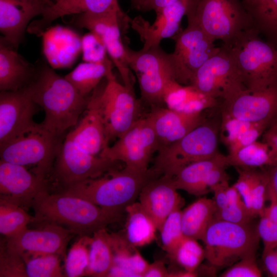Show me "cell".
Returning a JSON list of instances; mask_svg holds the SVG:
<instances>
[{"mask_svg":"<svg viewBox=\"0 0 277 277\" xmlns=\"http://www.w3.org/2000/svg\"><path fill=\"white\" fill-rule=\"evenodd\" d=\"M229 186V181H226L211 188V191L214 194L213 200L217 209L223 208L228 205L227 190Z\"/></svg>","mask_w":277,"mask_h":277,"instance_id":"cell-48","label":"cell"},{"mask_svg":"<svg viewBox=\"0 0 277 277\" xmlns=\"http://www.w3.org/2000/svg\"><path fill=\"white\" fill-rule=\"evenodd\" d=\"M213 200L200 197L181 213L183 232L185 236L202 241L205 233L217 211Z\"/></svg>","mask_w":277,"mask_h":277,"instance_id":"cell-29","label":"cell"},{"mask_svg":"<svg viewBox=\"0 0 277 277\" xmlns=\"http://www.w3.org/2000/svg\"><path fill=\"white\" fill-rule=\"evenodd\" d=\"M257 232L263 243L262 255L277 248V225L263 215L257 227Z\"/></svg>","mask_w":277,"mask_h":277,"instance_id":"cell-46","label":"cell"},{"mask_svg":"<svg viewBox=\"0 0 277 277\" xmlns=\"http://www.w3.org/2000/svg\"><path fill=\"white\" fill-rule=\"evenodd\" d=\"M197 276L196 271H190L184 269L169 273V277H195Z\"/></svg>","mask_w":277,"mask_h":277,"instance_id":"cell-57","label":"cell"},{"mask_svg":"<svg viewBox=\"0 0 277 277\" xmlns=\"http://www.w3.org/2000/svg\"><path fill=\"white\" fill-rule=\"evenodd\" d=\"M25 88L44 110L41 126L57 137L76 125L87 106L88 97L81 95L65 77L46 64L36 68L34 78Z\"/></svg>","mask_w":277,"mask_h":277,"instance_id":"cell-1","label":"cell"},{"mask_svg":"<svg viewBox=\"0 0 277 277\" xmlns=\"http://www.w3.org/2000/svg\"><path fill=\"white\" fill-rule=\"evenodd\" d=\"M246 6H249L255 1V0H243Z\"/></svg>","mask_w":277,"mask_h":277,"instance_id":"cell-59","label":"cell"},{"mask_svg":"<svg viewBox=\"0 0 277 277\" xmlns=\"http://www.w3.org/2000/svg\"><path fill=\"white\" fill-rule=\"evenodd\" d=\"M206 110L187 112L166 106L151 107L147 116L155 132L159 149L180 140L202 124L207 118Z\"/></svg>","mask_w":277,"mask_h":277,"instance_id":"cell-20","label":"cell"},{"mask_svg":"<svg viewBox=\"0 0 277 277\" xmlns=\"http://www.w3.org/2000/svg\"><path fill=\"white\" fill-rule=\"evenodd\" d=\"M59 256L46 254L23 257L28 277L63 276Z\"/></svg>","mask_w":277,"mask_h":277,"instance_id":"cell-38","label":"cell"},{"mask_svg":"<svg viewBox=\"0 0 277 277\" xmlns=\"http://www.w3.org/2000/svg\"><path fill=\"white\" fill-rule=\"evenodd\" d=\"M36 72L35 67L1 40V91H16L26 87L32 81Z\"/></svg>","mask_w":277,"mask_h":277,"instance_id":"cell-25","label":"cell"},{"mask_svg":"<svg viewBox=\"0 0 277 277\" xmlns=\"http://www.w3.org/2000/svg\"><path fill=\"white\" fill-rule=\"evenodd\" d=\"M249 226L213 220L202 241L205 259L213 268H228L244 258L255 255L260 238L257 230Z\"/></svg>","mask_w":277,"mask_h":277,"instance_id":"cell-7","label":"cell"},{"mask_svg":"<svg viewBox=\"0 0 277 277\" xmlns=\"http://www.w3.org/2000/svg\"><path fill=\"white\" fill-rule=\"evenodd\" d=\"M129 67L137 77L141 98L151 107L165 106L168 86L175 81L169 53L160 46L134 51L126 45Z\"/></svg>","mask_w":277,"mask_h":277,"instance_id":"cell-8","label":"cell"},{"mask_svg":"<svg viewBox=\"0 0 277 277\" xmlns=\"http://www.w3.org/2000/svg\"><path fill=\"white\" fill-rule=\"evenodd\" d=\"M146 0H130L131 6L138 10H140L141 7Z\"/></svg>","mask_w":277,"mask_h":277,"instance_id":"cell-58","label":"cell"},{"mask_svg":"<svg viewBox=\"0 0 277 277\" xmlns=\"http://www.w3.org/2000/svg\"><path fill=\"white\" fill-rule=\"evenodd\" d=\"M36 229L27 228L8 238L5 244L10 251L26 256L53 254L63 255L66 247L75 235L66 228L53 223H45Z\"/></svg>","mask_w":277,"mask_h":277,"instance_id":"cell-16","label":"cell"},{"mask_svg":"<svg viewBox=\"0 0 277 277\" xmlns=\"http://www.w3.org/2000/svg\"><path fill=\"white\" fill-rule=\"evenodd\" d=\"M165 103L169 108L187 112L206 110L221 104L218 100L203 93L192 85H182L176 81L169 86Z\"/></svg>","mask_w":277,"mask_h":277,"instance_id":"cell-28","label":"cell"},{"mask_svg":"<svg viewBox=\"0 0 277 277\" xmlns=\"http://www.w3.org/2000/svg\"><path fill=\"white\" fill-rule=\"evenodd\" d=\"M139 202L155 223L157 230L167 216L181 209L184 200L177 192L172 177L162 175L147 183L138 196Z\"/></svg>","mask_w":277,"mask_h":277,"instance_id":"cell-22","label":"cell"},{"mask_svg":"<svg viewBox=\"0 0 277 277\" xmlns=\"http://www.w3.org/2000/svg\"><path fill=\"white\" fill-rule=\"evenodd\" d=\"M125 212L127 220L124 235L129 242L136 247L151 243L155 239L157 228L140 202L128 206Z\"/></svg>","mask_w":277,"mask_h":277,"instance_id":"cell-30","label":"cell"},{"mask_svg":"<svg viewBox=\"0 0 277 277\" xmlns=\"http://www.w3.org/2000/svg\"><path fill=\"white\" fill-rule=\"evenodd\" d=\"M265 266L273 276L277 277V253L275 250L262 255Z\"/></svg>","mask_w":277,"mask_h":277,"instance_id":"cell-52","label":"cell"},{"mask_svg":"<svg viewBox=\"0 0 277 277\" xmlns=\"http://www.w3.org/2000/svg\"><path fill=\"white\" fill-rule=\"evenodd\" d=\"M43 1L45 2L48 4V6H51L54 4V3L52 2V1H55V2H56L60 0H43Z\"/></svg>","mask_w":277,"mask_h":277,"instance_id":"cell-60","label":"cell"},{"mask_svg":"<svg viewBox=\"0 0 277 277\" xmlns=\"http://www.w3.org/2000/svg\"><path fill=\"white\" fill-rule=\"evenodd\" d=\"M110 234L113 251V265L129 270L136 277H143L149 263L136 247L129 242L124 234Z\"/></svg>","mask_w":277,"mask_h":277,"instance_id":"cell-35","label":"cell"},{"mask_svg":"<svg viewBox=\"0 0 277 277\" xmlns=\"http://www.w3.org/2000/svg\"><path fill=\"white\" fill-rule=\"evenodd\" d=\"M157 176L151 168L146 172H138L125 167L78 182L62 191L122 214L128 206L136 202L145 185Z\"/></svg>","mask_w":277,"mask_h":277,"instance_id":"cell-3","label":"cell"},{"mask_svg":"<svg viewBox=\"0 0 277 277\" xmlns=\"http://www.w3.org/2000/svg\"><path fill=\"white\" fill-rule=\"evenodd\" d=\"M118 163L87 152L66 135L54 161V175L64 189L118 169Z\"/></svg>","mask_w":277,"mask_h":277,"instance_id":"cell-14","label":"cell"},{"mask_svg":"<svg viewBox=\"0 0 277 277\" xmlns=\"http://www.w3.org/2000/svg\"><path fill=\"white\" fill-rule=\"evenodd\" d=\"M267 197L270 201V204L268 207H265L263 215L266 216L277 225V197L268 187Z\"/></svg>","mask_w":277,"mask_h":277,"instance_id":"cell-51","label":"cell"},{"mask_svg":"<svg viewBox=\"0 0 277 277\" xmlns=\"http://www.w3.org/2000/svg\"><path fill=\"white\" fill-rule=\"evenodd\" d=\"M107 276L109 277H136V275L129 270L120 266L113 265Z\"/></svg>","mask_w":277,"mask_h":277,"instance_id":"cell-54","label":"cell"},{"mask_svg":"<svg viewBox=\"0 0 277 277\" xmlns=\"http://www.w3.org/2000/svg\"><path fill=\"white\" fill-rule=\"evenodd\" d=\"M120 10L121 9L117 0H60L47 6L42 17L30 23L27 31L40 35L54 20L65 15Z\"/></svg>","mask_w":277,"mask_h":277,"instance_id":"cell-24","label":"cell"},{"mask_svg":"<svg viewBox=\"0 0 277 277\" xmlns=\"http://www.w3.org/2000/svg\"><path fill=\"white\" fill-rule=\"evenodd\" d=\"M46 188V179L26 166L0 161L1 200L25 209L31 207L36 194Z\"/></svg>","mask_w":277,"mask_h":277,"instance_id":"cell-18","label":"cell"},{"mask_svg":"<svg viewBox=\"0 0 277 277\" xmlns=\"http://www.w3.org/2000/svg\"><path fill=\"white\" fill-rule=\"evenodd\" d=\"M262 271L258 267L255 255L239 260L221 274V277H260Z\"/></svg>","mask_w":277,"mask_h":277,"instance_id":"cell-45","label":"cell"},{"mask_svg":"<svg viewBox=\"0 0 277 277\" xmlns=\"http://www.w3.org/2000/svg\"><path fill=\"white\" fill-rule=\"evenodd\" d=\"M262 135V141L267 143L277 152V118L270 124Z\"/></svg>","mask_w":277,"mask_h":277,"instance_id":"cell-50","label":"cell"},{"mask_svg":"<svg viewBox=\"0 0 277 277\" xmlns=\"http://www.w3.org/2000/svg\"><path fill=\"white\" fill-rule=\"evenodd\" d=\"M39 107L26 88L0 93V145L36 128L33 116Z\"/></svg>","mask_w":277,"mask_h":277,"instance_id":"cell-15","label":"cell"},{"mask_svg":"<svg viewBox=\"0 0 277 277\" xmlns=\"http://www.w3.org/2000/svg\"><path fill=\"white\" fill-rule=\"evenodd\" d=\"M219 108L222 116L270 124L277 118V82L263 89L247 90Z\"/></svg>","mask_w":277,"mask_h":277,"instance_id":"cell-17","label":"cell"},{"mask_svg":"<svg viewBox=\"0 0 277 277\" xmlns=\"http://www.w3.org/2000/svg\"><path fill=\"white\" fill-rule=\"evenodd\" d=\"M92 92L88 97L84 116L67 136L87 152L99 155L108 145L96 94L94 90Z\"/></svg>","mask_w":277,"mask_h":277,"instance_id":"cell-23","label":"cell"},{"mask_svg":"<svg viewBox=\"0 0 277 277\" xmlns=\"http://www.w3.org/2000/svg\"><path fill=\"white\" fill-rule=\"evenodd\" d=\"M173 38L174 49L169 53L175 80L181 84L190 85L195 72L220 47L200 27L188 23L187 27Z\"/></svg>","mask_w":277,"mask_h":277,"instance_id":"cell-13","label":"cell"},{"mask_svg":"<svg viewBox=\"0 0 277 277\" xmlns=\"http://www.w3.org/2000/svg\"><path fill=\"white\" fill-rule=\"evenodd\" d=\"M103 87L94 90L105 127L107 143L118 138L141 117L140 102L134 90L120 83L113 75Z\"/></svg>","mask_w":277,"mask_h":277,"instance_id":"cell-9","label":"cell"},{"mask_svg":"<svg viewBox=\"0 0 277 277\" xmlns=\"http://www.w3.org/2000/svg\"><path fill=\"white\" fill-rule=\"evenodd\" d=\"M169 273L164 263L156 261L149 264L143 277H169Z\"/></svg>","mask_w":277,"mask_h":277,"instance_id":"cell-49","label":"cell"},{"mask_svg":"<svg viewBox=\"0 0 277 277\" xmlns=\"http://www.w3.org/2000/svg\"><path fill=\"white\" fill-rule=\"evenodd\" d=\"M226 156L228 166L234 167L270 168L277 164V152L263 141H256Z\"/></svg>","mask_w":277,"mask_h":277,"instance_id":"cell-31","label":"cell"},{"mask_svg":"<svg viewBox=\"0 0 277 277\" xmlns=\"http://www.w3.org/2000/svg\"><path fill=\"white\" fill-rule=\"evenodd\" d=\"M190 85L221 104L247 90L233 57L223 46L195 72Z\"/></svg>","mask_w":277,"mask_h":277,"instance_id":"cell-11","label":"cell"},{"mask_svg":"<svg viewBox=\"0 0 277 277\" xmlns=\"http://www.w3.org/2000/svg\"><path fill=\"white\" fill-rule=\"evenodd\" d=\"M235 168L238 173V177L233 185L239 192L246 206L250 210L251 201V184L248 169L241 167H235Z\"/></svg>","mask_w":277,"mask_h":277,"instance_id":"cell-47","label":"cell"},{"mask_svg":"<svg viewBox=\"0 0 277 277\" xmlns=\"http://www.w3.org/2000/svg\"><path fill=\"white\" fill-rule=\"evenodd\" d=\"M34 221L24 208L0 199V232L7 238L19 233Z\"/></svg>","mask_w":277,"mask_h":277,"instance_id":"cell-36","label":"cell"},{"mask_svg":"<svg viewBox=\"0 0 277 277\" xmlns=\"http://www.w3.org/2000/svg\"><path fill=\"white\" fill-rule=\"evenodd\" d=\"M83 59L91 63H108L107 52L102 40L96 35L89 32L81 38Z\"/></svg>","mask_w":277,"mask_h":277,"instance_id":"cell-42","label":"cell"},{"mask_svg":"<svg viewBox=\"0 0 277 277\" xmlns=\"http://www.w3.org/2000/svg\"><path fill=\"white\" fill-rule=\"evenodd\" d=\"M47 6L43 0H0L1 40L16 50L31 20Z\"/></svg>","mask_w":277,"mask_h":277,"instance_id":"cell-19","label":"cell"},{"mask_svg":"<svg viewBox=\"0 0 277 277\" xmlns=\"http://www.w3.org/2000/svg\"><path fill=\"white\" fill-rule=\"evenodd\" d=\"M228 205L240 203L244 202L239 192L233 184L229 186L227 190Z\"/></svg>","mask_w":277,"mask_h":277,"instance_id":"cell-56","label":"cell"},{"mask_svg":"<svg viewBox=\"0 0 277 277\" xmlns=\"http://www.w3.org/2000/svg\"><path fill=\"white\" fill-rule=\"evenodd\" d=\"M223 165L228 166L227 156L220 152L205 160L191 163L182 168L173 177L177 190H183L190 194L201 196L207 193L205 182L209 172Z\"/></svg>","mask_w":277,"mask_h":277,"instance_id":"cell-26","label":"cell"},{"mask_svg":"<svg viewBox=\"0 0 277 277\" xmlns=\"http://www.w3.org/2000/svg\"><path fill=\"white\" fill-rule=\"evenodd\" d=\"M60 140L39 124L31 131L1 145V160L34 166V172L46 179L62 144Z\"/></svg>","mask_w":277,"mask_h":277,"instance_id":"cell-10","label":"cell"},{"mask_svg":"<svg viewBox=\"0 0 277 277\" xmlns=\"http://www.w3.org/2000/svg\"><path fill=\"white\" fill-rule=\"evenodd\" d=\"M222 46L233 57L247 90L263 89L277 82V47L253 29Z\"/></svg>","mask_w":277,"mask_h":277,"instance_id":"cell-4","label":"cell"},{"mask_svg":"<svg viewBox=\"0 0 277 277\" xmlns=\"http://www.w3.org/2000/svg\"><path fill=\"white\" fill-rule=\"evenodd\" d=\"M197 241L185 236L171 258L183 269L196 271L205 259L204 248Z\"/></svg>","mask_w":277,"mask_h":277,"instance_id":"cell-40","label":"cell"},{"mask_svg":"<svg viewBox=\"0 0 277 277\" xmlns=\"http://www.w3.org/2000/svg\"><path fill=\"white\" fill-rule=\"evenodd\" d=\"M189 0H180L155 12L154 22L150 24L141 16L129 20L131 27L144 43L143 49L160 46L165 38L173 37L179 31L183 17L186 15Z\"/></svg>","mask_w":277,"mask_h":277,"instance_id":"cell-21","label":"cell"},{"mask_svg":"<svg viewBox=\"0 0 277 277\" xmlns=\"http://www.w3.org/2000/svg\"><path fill=\"white\" fill-rule=\"evenodd\" d=\"M180 0H146L141 8L140 10L155 12L163 7L169 5Z\"/></svg>","mask_w":277,"mask_h":277,"instance_id":"cell-53","label":"cell"},{"mask_svg":"<svg viewBox=\"0 0 277 277\" xmlns=\"http://www.w3.org/2000/svg\"><path fill=\"white\" fill-rule=\"evenodd\" d=\"M1 277H28L23 258L9 251L4 245L0 251Z\"/></svg>","mask_w":277,"mask_h":277,"instance_id":"cell-43","label":"cell"},{"mask_svg":"<svg viewBox=\"0 0 277 277\" xmlns=\"http://www.w3.org/2000/svg\"><path fill=\"white\" fill-rule=\"evenodd\" d=\"M181 209L171 213L159 229L163 249L172 258L185 237L181 223Z\"/></svg>","mask_w":277,"mask_h":277,"instance_id":"cell-39","label":"cell"},{"mask_svg":"<svg viewBox=\"0 0 277 277\" xmlns=\"http://www.w3.org/2000/svg\"><path fill=\"white\" fill-rule=\"evenodd\" d=\"M185 15L188 23L197 25L223 44L252 28L250 15L243 0H189Z\"/></svg>","mask_w":277,"mask_h":277,"instance_id":"cell-6","label":"cell"},{"mask_svg":"<svg viewBox=\"0 0 277 277\" xmlns=\"http://www.w3.org/2000/svg\"><path fill=\"white\" fill-rule=\"evenodd\" d=\"M92 236H80L71 246L65 261V273L69 277L84 276L88 265Z\"/></svg>","mask_w":277,"mask_h":277,"instance_id":"cell-37","label":"cell"},{"mask_svg":"<svg viewBox=\"0 0 277 277\" xmlns=\"http://www.w3.org/2000/svg\"><path fill=\"white\" fill-rule=\"evenodd\" d=\"M275 251H276V253H277V248L275 249Z\"/></svg>","mask_w":277,"mask_h":277,"instance_id":"cell-61","label":"cell"},{"mask_svg":"<svg viewBox=\"0 0 277 277\" xmlns=\"http://www.w3.org/2000/svg\"><path fill=\"white\" fill-rule=\"evenodd\" d=\"M251 184V201L250 210L254 217L262 216L265 208L267 196L268 175L267 170L248 168Z\"/></svg>","mask_w":277,"mask_h":277,"instance_id":"cell-41","label":"cell"},{"mask_svg":"<svg viewBox=\"0 0 277 277\" xmlns=\"http://www.w3.org/2000/svg\"><path fill=\"white\" fill-rule=\"evenodd\" d=\"M268 175V188L277 197V164L267 170Z\"/></svg>","mask_w":277,"mask_h":277,"instance_id":"cell-55","label":"cell"},{"mask_svg":"<svg viewBox=\"0 0 277 277\" xmlns=\"http://www.w3.org/2000/svg\"><path fill=\"white\" fill-rule=\"evenodd\" d=\"M159 147L155 132L146 115L138 120L112 146L105 148L99 155L121 162L130 169L146 172Z\"/></svg>","mask_w":277,"mask_h":277,"instance_id":"cell-12","label":"cell"},{"mask_svg":"<svg viewBox=\"0 0 277 277\" xmlns=\"http://www.w3.org/2000/svg\"><path fill=\"white\" fill-rule=\"evenodd\" d=\"M254 217L244 202L228 204L225 207L217 209L214 219L221 220L239 224H249Z\"/></svg>","mask_w":277,"mask_h":277,"instance_id":"cell-44","label":"cell"},{"mask_svg":"<svg viewBox=\"0 0 277 277\" xmlns=\"http://www.w3.org/2000/svg\"><path fill=\"white\" fill-rule=\"evenodd\" d=\"M221 113L201 125L173 143L160 148L151 168L159 175L173 177L185 166L210 158L217 150Z\"/></svg>","mask_w":277,"mask_h":277,"instance_id":"cell-5","label":"cell"},{"mask_svg":"<svg viewBox=\"0 0 277 277\" xmlns=\"http://www.w3.org/2000/svg\"><path fill=\"white\" fill-rule=\"evenodd\" d=\"M112 62L91 63L84 62L78 65L65 77L84 96L93 91L101 81L113 75Z\"/></svg>","mask_w":277,"mask_h":277,"instance_id":"cell-33","label":"cell"},{"mask_svg":"<svg viewBox=\"0 0 277 277\" xmlns=\"http://www.w3.org/2000/svg\"><path fill=\"white\" fill-rule=\"evenodd\" d=\"M31 207L34 221L57 224L80 236H92L122 216L75 195L62 191L49 193L47 188L36 194Z\"/></svg>","mask_w":277,"mask_h":277,"instance_id":"cell-2","label":"cell"},{"mask_svg":"<svg viewBox=\"0 0 277 277\" xmlns=\"http://www.w3.org/2000/svg\"><path fill=\"white\" fill-rule=\"evenodd\" d=\"M246 7L252 28L277 47V0H255Z\"/></svg>","mask_w":277,"mask_h":277,"instance_id":"cell-34","label":"cell"},{"mask_svg":"<svg viewBox=\"0 0 277 277\" xmlns=\"http://www.w3.org/2000/svg\"><path fill=\"white\" fill-rule=\"evenodd\" d=\"M113 263V251L111 234L106 229L92 235L89 263L84 275L107 276Z\"/></svg>","mask_w":277,"mask_h":277,"instance_id":"cell-32","label":"cell"},{"mask_svg":"<svg viewBox=\"0 0 277 277\" xmlns=\"http://www.w3.org/2000/svg\"><path fill=\"white\" fill-rule=\"evenodd\" d=\"M269 125L221 116L220 138L231 153L257 141Z\"/></svg>","mask_w":277,"mask_h":277,"instance_id":"cell-27","label":"cell"}]
</instances>
